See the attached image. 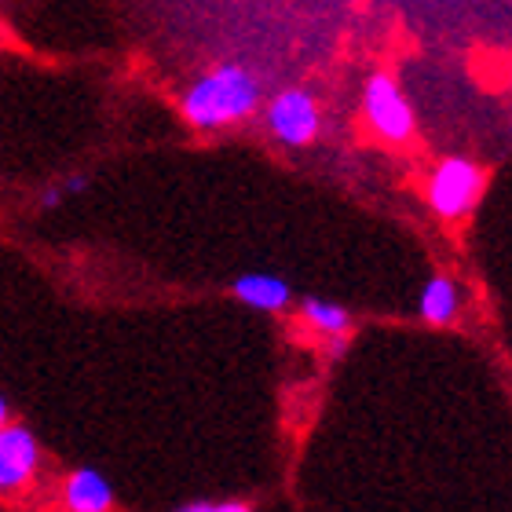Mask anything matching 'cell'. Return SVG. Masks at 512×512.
<instances>
[{"instance_id": "6da1fadb", "label": "cell", "mask_w": 512, "mask_h": 512, "mask_svg": "<svg viewBox=\"0 0 512 512\" xmlns=\"http://www.w3.org/2000/svg\"><path fill=\"white\" fill-rule=\"evenodd\" d=\"M260 110V81L253 70L238 63H224L202 74L180 99L183 121L198 132H216L246 121Z\"/></svg>"}, {"instance_id": "7c38bea8", "label": "cell", "mask_w": 512, "mask_h": 512, "mask_svg": "<svg viewBox=\"0 0 512 512\" xmlns=\"http://www.w3.org/2000/svg\"><path fill=\"white\" fill-rule=\"evenodd\" d=\"M88 187V176H70V180L63 183V191L66 194H81Z\"/></svg>"}, {"instance_id": "30bf717a", "label": "cell", "mask_w": 512, "mask_h": 512, "mask_svg": "<svg viewBox=\"0 0 512 512\" xmlns=\"http://www.w3.org/2000/svg\"><path fill=\"white\" fill-rule=\"evenodd\" d=\"M176 512H253L246 502H191L180 505Z\"/></svg>"}, {"instance_id": "3957f363", "label": "cell", "mask_w": 512, "mask_h": 512, "mask_svg": "<svg viewBox=\"0 0 512 512\" xmlns=\"http://www.w3.org/2000/svg\"><path fill=\"white\" fill-rule=\"evenodd\" d=\"M483 194V169L469 158H443L428 176V205L443 220H461Z\"/></svg>"}, {"instance_id": "277c9868", "label": "cell", "mask_w": 512, "mask_h": 512, "mask_svg": "<svg viewBox=\"0 0 512 512\" xmlns=\"http://www.w3.org/2000/svg\"><path fill=\"white\" fill-rule=\"evenodd\" d=\"M264 125L282 147H308L319 139L322 110L308 88H282L278 96L267 99Z\"/></svg>"}, {"instance_id": "ba28073f", "label": "cell", "mask_w": 512, "mask_h": 512, "mask_svg": "<svg viewBox=\"0 0 512 512\" xmlns=\"http://www.w3.org/2000/svg\"><path fill=\"white\" fill-rule=\"evenodd\" d=\"M417 311H421V319H425L428 326H450L461 311L458 282L447 275L428 278L425 289H421V297H417Z\"/></svg>"}, {"instance_id": "5b68a950", "label": "cell", "mask_w": 512, "mask_h": 512, "mask_svg": "<svg viewBox=\"0 0 512 512\" xmlns=\"http://www.w3.org/2000/svg\"><path fill=\"white\" fill-rule=\"evenodd\" d=\"M41 447L26 425H0V491L11 494L26 487L30 476L37 472Z\"/></svg>"}, {"instance_id": "9c48e42d", "label": "cell", "mask_w": 512, "mask_h": 512, "mask_svg": "<svg viewBox=\"0 0 512 512\" xmlns=\"http://www.w3.org/2000/svg\"><path fill=\"white\" fill-rule=\"evenodd\" d=\"M300 311H304V322H308L311 330H319L322 337H344V333L352 330V311L333 304V300L308 297Z\"/></svg>"}, {"instance_id": "7a4b0ae2", "label": "cell", "mask_w": 512, "mask_h": 512, "mask_svg": "<svg viewBox=\"0 0 512 512\" xmlns=\"http://www.w3.org/2000/svg\"><path fill=\"white\" fill-rule=\"evenodd\" d=\"M363 118L370 132L384 143H392V147H403L414 139V107H410V99L403 96V88L392 74H370L363 88Z\"/></svg>"}, {"instance_id": "52a82bcc", "label": "cell", "mask_w": 512, "mask_h": 512, "mask_svg": "<svg viewBox=\"0 0 512 512\" xmlns=\"http://www.w3.org/2000/svg\"><path fill=\"white\" fill-rule=\"evenodd\" d=\"M235 297L256 311H286L289 300H293V289H289L286 278L271 275V271H246V275L235 278Z\"/></svg>"}, {"instance_id": "8fae6325", "label": "cell", "mask_w": 512, "mask_h": 512, "mask_svg": "<svg viewBox=\"0 0 512 512\" xmlns=\"http://www.w3.org/2000/svg\"><path fill=\"white\" fill-rule=\"evenodd\" d=\"M63 187H48V191H44L41 194V209H44V213H48V209H55V205H59V202H63Z\"/></svg>"}, {"instance_id": "8992f818", "label": "cell", "mask_w": 512, "mask_h": 512, "mask_svg": "<svg viewBox=\"0 0 512 512\" xmlns=\"http://www.w3.org/2000/svg\"><path fill=\"white\" fill-rule=\"evenodd\" d=\"M63 505L70 512H110L114 509V487L99 469H74L63 480Z\"/></svg>"}]
</instances>
